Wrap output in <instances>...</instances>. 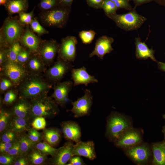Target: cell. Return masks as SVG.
Wrapping results in <instances>:
<instances>
[{
  "instance_id": "obj_9",
  "label": "cell",
  "mask_w": 165,
  "mask_h": 165,
  "mask_svg": "<svg viewBox=\"0 0 165 165\" xmlns=\"http://www.w3.org/2000/svg\"><path fill=\"white\" fill-rule=\"evenodd\" d=\"M141 129L131 127L122 133L114 142L116 146L123 149L132 147L143 141Z\"/></svg>"
},
{
  "instance_id": "obj_61",
  "label": "cell",
  "mask_w": 165,
  "mask_h": 165,
  "mask_svg": "<svg viewBox=\"0 0 165 165\" xmlns=\"http://www.w3.org/2000/svg\"><path fill=\"white\" fill-rule=\"evenodd\" d=\"M164 141H165V139H164Z\"/></svg>"
},
{
  "instance_id": "obj_54",
  "label": "cell",
  "mask_w": 165,
  "mask_h": 165,
  "mask_svg": "<svg viewBox=\"0 0 165 165\" xmlns=\"http://www.w3.org/2000/svg\"><path fill=\"white\" fill-rule=\"evenodd\" d=\"M13 143L1 142L0 146L10 148L13 145Z\"/></svg>"
},
{
  "instance_id": "obj_26",
  "label": "cell",
  "mask_w": 165,
  "mask_h": 165,
  "mask_svg": "<svg viewBox=\"0 0 165 165\" xmlns=\"http://www.w3.org/2000/svg\"><path fill=\"white\" fill-rule=\"evenodd\" d=\"M22 42L30 51L36 52L39 50V41L37 37L31 31L27 30L23 36Z\"/></svg>"
},
{
  "instance_id": "obj_7",
  "label": "cell",
  "mask_w": 165,
  "mask_h": 165,
  "mask_svg": "<svg viewBox=\"0 0 165 165\" xmlns=\"http://www.w3.org/2000/svg\"><path fill=\"white\" fill-rule=\"evenodd\" d=\"M2 75L8 77L18 86L28 73L24 65L17 62L6 61L1 66Z\"/></svg>"
},
{
  "instance_id": "obj_4",
  "label": "cell",
  "mask_w": 165,
  "mask_h": 165,
  "mask_svg": "<svg viewBox=\"0 0 165 165\" xmlns=\"http://www.w3.org/2000/svg\"><path fill=\"white\" fill-rule=\"evenodd\" d=\"M135 9L134 7L127 13L120 14L116 13L108 17L119 28L124 31L136 30L145 23L147 18L138 13Z\"/></svg>"
},
{
  "instance_id": "obj_44",
  "label": "cell",
  "mask_w": 165,
  "mask_h": 165,
  "mask_svg": "<svg viewBox=\"0 0 165 165\" xmlns=\"http://www.w3.org/2000/svg\"><path fill=\"white\" fill-rule=\"evenodd\" d=\"M30 24L33 31L38 34H42L48 32L36 19L32 20Z\"/></svg>"
},
{
  "instance_id": "obj_30",
  "label": "cell",
  "mask_w": 165,
  "mask_h": 165,
  "mask_svg": "<svg viewBox=\"0 0 165 165\" xmlns=\"http://www.w3.org/2000/svg\"><path fill=\"white\" fill-rule=\"evenodd\" d=\"M34 147L37 149L42 154L47 156L50 155L52 157L55 156L58 150V148H54L45 141L36 144Z\"/></svg>"
},
{
  "instance_id": "obj_2",
  "label": "cell",
  "mask_w": 165,
  "mask_h": 165,
  "mask_svg": "<svg viewBox=\"0 0 165 165\" xmlns=\"http://www.w3.org/2000/svg\"><path fill=\"white\" fill-rule=\"evenodd\" d=\"M132 127V120L129 116L112 111L107 119L105 135L110 141L114 142L122 133Z\"/></svg>"
},
{
  "instance_id": "obj_43",
  "label": "cell",
  "mask_w": 165,
  "mask_h": 165,
  "mask_svg": "<svg viewBox=\"0 0 165 165\" xmlns=\"http://www.w3.org/2000/svg\"><path fill=\"white\" fill-rule=\"evenodd\" d=\"M115 4L118 9H124L130 11L132 9V7L129 1L127 0H111Z\"/></svg>"
},
{
  "instance_id": "obj_13",
  "label": "cell",
  "mask_w": 165,
  "mask_h": 165,
  "mask_svg": "<svg viewBox=\"0 0 165 165\" xmlns=\"http://www.w3.org/2000/svg\"><path fill=\"white\" fill-rule=\"evenodd\" d=\"M114 41V39L112 37L106 35L100 36L97 40L94 49L89 54V57L96 56L100 59L103 60L106 54L110 53L114 50L112 46Z\"/></svg>"
},
{
  "instance_id": "obj_42",
  "label": "cell",
  "mask_w": 165,
  "mask_h": 165,
  "mask_svg": "<svg viewBox=\"0 0 165 165\" xmlns=\"http://www.w3.org/2000/svg\"><path fill=\"white\" fill-rule=\"evenodd\" d=\"M17 157L6 154H1L0 156V164L3 165L13 164Z\"/></svg>"
},
{
  "instance_id": "obj_52",
  "label": "cell",
  "mask_w": 165,
  "mask_h": 165,
  "mask_svg": "<svg viewBox=\"0 0 165 165\" xmlns=\"http://www.w3.org/2000/svg\"><path fill=\"white\" fill-rule=\"evenodd\" d=\"M134 4V8L141 5L149 3L153 1L154 0H133Z\"/></svg>"
},
{
  "instance_id": "obj_55",
  "label": "cell",
  "mask_w": 165,
  "mask_h": 165,
  "mask_svg": "<svg viewBox=\"0 0 165 165\" xmlns=\"http://www.w3.org/2000/svg\"><path fill=\"white\" fill-rule=\"evenodd\" d=\"M10 148L0 146V152L1 154H5L7 153Z\"/></svg>"
},
{
  "instance_id": "obj_21",
  "label": "cell",
  "mask_w": 165,
  "mask_h": 165,
  "mask_svg": "<svg viewBox=\"0 0 165 165\" xmlns=\"http://www.w3.org/2000/svg\"><path fill=\"white\" fill-rule=\"evenodd\" d=\"M135 56L137 59L146 60L150 58L153 61H157L154 56V50L152 48L149 49L145 43L141 41L139 37L135 38Z\"/></svg>"
},
{
  "instance_id": "obj_22",
  "label": "cell",
  "mask_w": 165,
  "mask_h": 165,
  "mask_svg": "<svg viewBox=\"0 0 165 165\" xmlns=\"http://www.w3.org/2000/svg\"><path fill=\"white\" fill-rule=\"evenodd\" d=\"M30 128L29 120L13 115L7 129L12 131L19 136L25 134Z\"/></svg>"
},
{
  "instance_id": "obj_23",
  "label": "cell",
  "mask_w": 165,
  "mask_h": 165,
  "mask_svg": "<svg viewBox=\"0 0 165 165\" xmlns=\"http://www.w3.org/2000/svg\"><path fill=\"white\" fill-rule=\"evenodd\" d=\"M153 165H165V141L152 143L151 145Z\"/></svg>"
},
{
  "instance_id": "obj_6",
  "label": "cell",
  "mask_w": 165,
  "mask_h": 165,
  "mask_svg": "<svg viewBox=\"0 0 165 165\" xmlns=\"http://www.w3.org/2000/svg\"><path fill=\"white\" fill-rule=\"evenodd\" d=\"M123 150L126 156L136 165H146L152 161V154L151 146L146 143L142 142Z\"/></svg>"
},
{
  "instance_id": "obj_31",
  "label": "cell",
  "mask_w": 165,
  "mask_h": 165,
  "mask_svg": "<svg viewBox=\"0 0 165 165\" xmlns=\"http://www.w3.org/2000/svg\"><path fill=\"white\" fill-rule=\"evenodd\" d=\"M13 115L10 111L2 109L0 111V132L2 133L8 127Z\"/></svg>"
},
{
  "instance_id": "obj_5",
  "label": "cell",
  "mask_w": 165,
  "mask_h": 165,
  "mask_svg": "<svg viewBox=\"0 0 165 165\" xmlns=\"http://www.w3.org/2000/svg\"><path fill=\"white\" fill-rule=\"evenodd\" d=\"M70 11L71 7L58 5L43 13L41 19L48 26L62 28L66 23Z\"/></svg>"
},
{
  "instance_id": "obj_38",
  "label": "cell",
  "mask_w": 165,
  "mask_h": 165,
  "mask_svg": "<svg viewBox=\"0 0 165 165\" xmlns=\"http://www.w3.org/2000/svg\"><path fill=\"white\" fill-rule=\"evenodd\" d=\"M17 94L16 92L12 90L8 91L5 94L3 103L6 105H9L14 103L16 101Z\"/></svg>"
},
{
  "instance_id": "obj_11",
  "label": "cell",
  "mask_w": 165,
  "mask_h": 165,
  "mask_svg": "<svg viewBox=\"0 0 165 165\" xmlns=\"http://www.w3.org/2000/svg\"><path fill=\"white\" fill-rule=\"evenodd\" d=\"M78 43L76 38L68 36L63 38L58 52V57L63 60L74 62L76 56V45Z\"/></svg>"
},
{
  "instance_id": "obj_53",
  "label": "cell",
  "mask_w": 165,
  "mask_h": 165,
  "mask_svg": "<svg viewBox=\"0 0 165 165\" xmlns=\"http://www.w3.org/2000/svg\"><path fill=\"white\" fill-rule=\"evenodd\" d=\"M158 68L161 70L165 72V63L158 61L156 62Z\"/></svg>"
},
{
  "instance_id": "obj_59",
  "label": "cell",
  "mask_w": 165,
  "mask_h": 165,
  "mask_svg": "<svg viewBox=\"0 0 165 165\" xmlns=\"http://www.w3.org/2000/svg\"><path fill=\"white\" fill-rule=\"evenodd\" d=\"M163 118L165 120V114H164L163 115Z\"/></svg>"
},
{
  "instance_id": "obj_27",
  "label": "cell",
  "mask_w": 165,
  "mask_h": 165,
  "mask_svg": "<svg viewBox=\"0 0 165 165\" xmlns=\"http://www.w3.org/2000/svg\"><path fill=\"white\" fill-rule=\"evenodd\" d=\"M5 6L10 13H20L27 9L28 2V0H8Z\"/></svg>"
},
{
  "instance_id": "obj_50",
  "label": "cell",
  "mask_w": 165,
  "mask_h": 165,
  "mask_svg": "<svg viewBox=\"0 0 165 165\" xmlns=\"http://www.w3.org/2000/svg\"><path fill=\"white\" fill-rule=\"evenodd\" d=\"M7 51L1 50L0 52V65L2 66L7 61Z\"/></svg>"
},
{
  "instance_id": "obj_32",
  "label": "cell",
  "mask_w": 165,
  "mask_h": 165,
  "mask_svg": "<svg viewBox=\"0 0 165 165\" xmlns=\"http://www.w3.org/2000/svg\"><path fill=\"white\" fill-rule=\"evenodd\" d=\"M22 50L21 46L17 42L13 43L7 51V61H16L17 56Z\"/></svg>"
},
{
  "instance_id": "obj_60",
  "label": "cell",
  "mask_w": 165,
  "mask_h": 165,
  "mask_svg": "<svg viewBox=\"0 0 165 165\" xmlns=\"http://www.w3.org/2000/svg\"><path fill=\"white\" fill-rule=\"evenodd\" d=\"M127 0L129 2V1H131L133 0Z\"/></svg>"
},
{
  "instance_id": "obj_24",
  "label": "cell",
  "mask_w": 165,
  "mask_h": 165,
  "mask_svg": "<svg viewBox=\"0 0 165 165\" xmlns=\"http://www.w3.org/2000/svg\"><path fill=\"white\" fill-rule=\"evenodd\" d=\"M61 134V131L57 128H45L42 133V139L50 145L54 146L59 142Z\"/></svg>"
},
{
  "instance_id": "obj_3",
  "label": "cell",
  "mask_w": 165,
  "mask_h": 165,
  "mask_svg": "<svg viewBox=\"0 0 165 165\" xmlns=\"http://www.w3.org/2000/svg\"><path fill=\"white\" fill-rule=\"evenodd\" d=\"M29 120L38 116L45 118H52L58 114V105L54 99L47 94L31 100Z\"/></svg>"
},
{
  "instance_id": "obj_37",
  "label": "cell",
  "mask_w": 165,
  "mask_h": 165,
  "mask_svg": "<svg viewBox=\"0 0 165 165\" xmlns=\"http://www.w3.org/2000/svg\"><path fill=\"white\" fill-rule=\"evenodd\" d=\"M58 5V0H41L39 7L44 10H48Z\"/></svg>"
},
{
  "instance_id": "obj_25",
  "label": "cell",
  "mask_w": 165,
  "mask_h": 165,
  "mask_svg": "<svg viewBox=\"0 0 165 165\" xmlns=\"http://www.w3.org/2000/svg\"><path fill=\"white\" fill-rule=\"evenodd\" d=\"M26 68L29 73L40 74L45 70V64L41 58L37 56L30 57L26 64Z\"/></svg>"
},
{
  "instance_id": "obj_39",
  "label": "cell",
  "mask_w": 165,
  "mask_h": 165,
  "mask_svg": "<svg viewBox=\"0 0 165 165\" xmlns=\"http://www.w3.org/2000/svg\"><path fill=\"white\" fill-rule=\"evenodd\" d=\"M45 119L42 116H38L35 118L31 123L33 128L37 130L44 129L46 125Z\"/></svg>"
},
{
  "instance_id": "obj_45",
  "label": "cell",
  "mask_w": 165,
  "mask_h": 165,
  "mask_svg": "<svg viewBox=\"0 0 165 165\" xmlns=\"http://www.w3.org/2000/svg\"><path fill=\"white\" fill-rule=\"evenodd\" d=\"M33 12L30 13H20L19 17L20 21L24 24H30L32 20Z\"/></svg>"
},
{
  "instance_id": "obj_8",
  "label": "cell",
  "mask_w": 165,
  "mask_h": 165,
  "mask_svg": "<svg viewBox=\"0 0 165 165\" xmlns=\"http://www.w3.org/2000/svg\"><path fill=\"white\" fill-rule=\"evenodd\" d=\"M73 67L71 62L64 61L58 57L57 61L46 71V77L50 82L55 84L60 82Z\"/></svg>"
},
{
  "instance_id": "obj_41",
  "label": "cell",
  "mask_w": 165,
  "mask_h": 165,
  "mask_svg": "<svg viewBox=\"0 0 165 165\" xmlns=\"http://www.w3.org/2000/svg\"><path fill=\"white\" fill-rule=\"evenodd\" d=\"M30 57L28 51L22 49L18 55L16 62L24 65L28 62Z\"/></svg>"
},
{
  "instance_id": "obj_34",
  "label": "cell",
  "mask_w": 165,
  "mask_h": 165,
  "mask_svg": "<svg viewBox=\"0 0 165 165\" xmlns=\"http://www.w3.org/2000/svg\"><path fill=\"white\" fill-rule=\"evenodd\" d=\"M96 33L93 30L82 31L79 33V36L82 43L84 44H90L91 43Z\"/></svg>"
},
{
  "instance_id": "obj_16",
  "label": "cell",
  "mask_w": 165,
  "mask_h": 165,
  "mask_svg": "<svg viewBox=\"0 0 165 165\" xmlns=\"http://www.w3.org/2000/svg\"><path fill=\"white\" fill-rule=\"evenodd\" d=\"M61 126L64 137L68 141L76 143L81 141V129L77 123L72 121H64Z\"/></svg>"
},
{
  "instance_id": "obj_19",
  "label": "cell",
  "mask_w": 165,
  "mask_h": 165,
  "mask_svg": "<svg viewBox=\"0 0 165 165\" xmlns=\"http://www.w3.org/2000/svg\"><path fill=\"white\" fill-rule=\"evenodd\" d=\"M74 144L72 141H68L58 148L55 156L53 157L52 163L54 165H65L72 157Z\"/></svg>"
},
{
  "instance_id": "obj_18",
  "label": "cell",
  "mask_w": 165,
  "mask_h": 165,
  "mask_svg": "<svg viewBox=\"0 0 165 165\" xmlns=\"http://www.w3.org/2000/svg\"><path fill=\"white\" fill-rule=\"evenodd\" d=\"M60 46L55 41L53 40L39 47L40 54L45 64L50 65L53 63L56 53L58 52Z\"/></svg>"
},
{
  "instance_id": "obj_58",
  "label": "cell",
  "mask_w": 165,
  "mask_h": 165,
  "mask_svg": "<svg viewBox=\"0 0 165 165\" xmlns=\"http://www.w3.org/2000/svg\"><path fill=\"white\" fill-rule=\"evenodd\" d=\"M162 131L163 133L164 136V139H165V125L163 127Z\"/></svg>"
},
{
  "instance_id": "obj_20",
  "label": "cell",
  "mask_w": 165,
  "mask_h": 165,
  "mask_svg": "<svg viewBox=\"0 0 165 165\" xmlns=\"http://www.w3.org/2000/svg\"><path fill=\"white\" fill-rule=\"evenodd\" d=\"M30 110V101L19 97L14 103L10 111L13 115L29 120Z\"/></svg>"
},
{
  "instance_id": "obj_33",
  "label": "cell",
  "mask_w": 165,
  "mask_h": 165,
  "mask_svg": "<svg viewBox=\"0 0 165 165\" xmlns=\"http://www.w3.org/2000/svg\"><path fill=\"white\" fill-rule=\"evenodd\" d=\"M105 15L108 16L115 14L118 9L114 3L111 0H105L101 7Z\"/></svg>"
},
{
  "instance_id": "obj_36",
  "label": "cell",
  "mask_w": 165,
  "mask_h": 165,
  "mask_svg": "<svg viewBox=\"0 0 165 165\" xmlns=\"http://www.w3.org/2000/svg\"><path fill=\"white\" fill-rule=\"evenodd\" d=\"M27 134L29 139L32 142L37 144L40 142L42 139V134L33 128H31Z\"/></svg>"
},
{
  "instance_id": "obj_46",
  "label": "cell",
  "mask_w": 165,
  "mask_h": 165,
  "mask_svg": "<svg viewBox=\"0 0 165 165\" xmlns=\"http://www.w3.org/2000/svg\"><path fill=\"white\" fill-rule=\"evenodd\" d=\"M13 85L12 82L9 79L2 78L0 82V90L1 92H4L12 87Z\"/></svg>"
},
{
  "instance_id": "obj_57",
  "label": "cell",
  "mask_w": 165,
  "mask_h": 165,
  "mask_svg": "<svg viewBox=\"0 0 165 165\" xmlns=\"http://www.w3.org/2000/svg\"><path fill=\"white\" fill-rule=\"evenodd\" d=\"M8 0H0V4L1 5H5Z\"/></svg>"
},
{
  "instance_id": "obj_29",
  "label": "cell",
  "mask_w": 165,
  "mask_h": 165,
  "mask_svg": "<svg viewBox=\"0 0 165 165\" xmlns=\"http://www.w3.org/2000/svg\"><path fill=\"white\" fill-rule=\"evenodd\" d=\"M22 156L27 155L34 148L36 144L31 141L27 134L20 135L18 138Z\"/></svg>"
},
{
  "instance_id": "obj_47",
  "label": "cell",
  "mask_w": 165,
  "mask_h": 165,
  "mask_svg": "<svg viewBox=\"0 0 165 165\" xmlns=\"http://www.w3.org/2000/svg\"><path fill=\"white\" fill-rule=\"evenodd\" d=\"M67 165H84L85 164L79 156H75L69 159Z\"/></svg>"
},
{
  "instance_id": "obj_49",
  "label": "cell",
  "mask_w": 165,
  "mask_h": 165,
  "mask_svg": "<svg viewBox=\"0 0 165 165\" xmlns=\"http://www.w3.org/2000/svg\"><path fill=\"white\" fill-rule=\"evenodd\" d=\"M29 164L27 157L21 156L17 157L14 162V165H28Z\"/></svg>"
},
{
  "instance_id": "obj_14",
  "label": "cell",
  "mask_w": 165,
  "mask_h": 165,
  "mask_svg": "<svg viewBox=\"0 0 165 165\" xmlns=\"http://www.w3.org/2000/svg\"><path fill=\"white\" fill-rule=\"evenodd\" d=\"M82 156L92 160L96 158L94 142L92 141H80L74 145L72 156Z\"/></svg>"
},
{
  "instance_id": "obj_35",
  "label": "cell",
  "mask_w": 165,
  "mask_h": 165,
  "mask_svg": "<svg viewBox=\"0 0 165 165\" xmlns=\"http://www.w3.org/2000/svg\"><path fill=\"white\" fill-rule=\"evenodd\" d=\"M18 137L15 132L7 129L2 133L1 137V142L14 143L18 139Z\"/></svg>"
},
{
  "instance_id": "obj_15",
  "label": "cell",
  "mask_w": 165,
  "mask_h": 165,
  "mask_svg": "<svg viewBox=\"0 0 165 165\" xmlns=\"http://www.w3.org/2000/svg\"><path fill=\"white\" fill-rule=\"evenodd\" d=\"M22 31V28L16 20H8L4 24L3 32L7 42L13 44L20 37Z\"/></svg>"
},
{
  "instance_id": "obj_51",
  "label": "cell",
  "mask_w": 165,
  "mask_h": 165,
  "mask_svg": "<svg viewBox=\"0 0 165 165\" xmlns=\"http://www.w3.org/2000/svg\"><path fill=\"white\" fill-rule=\"evenodd\" d=\"M73 0H58V5L71 7Z\"/></svg>"
},
{
  "instance_id": "obj_56",
  "label": "cell",
  "mask_w": 165,
  "mask_h": 165,
  "mask_svg": "<svg viewBox=\"0 0 165 165\" xmlns=\"http://www.w3.org/2000/svg\"><path fill=\"white\" fill-rule=\"evenodd\" d=\"M153 1L158 4L165 7V0H154Z\"/></svg>"
},
{
  "instance_id": "obj_48",
  "label": "cell",
  "mask_w": 165,
  "mask_h": 165,
  "mask_svg": "<svg viewBox=\"0 0 165 165\" xmlns=\"http://www.w3.org/2000/svg\"><path fill=\"white\" fill-rule=\"evenodd\" d=\"M105 0H86L88 6L95 9H101L102 5Z\"/></svg>"
},
{
  "instance_id": "obj_28",
  "label": "cell",
  "mask_w": 165,
  "mask_h": 165,
  "mask_svg": "<svg viewBox=\"0 0 165 165\" xmlns=\"http://www.w3.org/2000/svg\"><path fill=\"white\" fill-rule=\"evenodd\" d=\"M47 156L42 154L35 147L27 154V158L29 164L38 165L44 163L47 159Z\"/></svg>"
},
{
  "instance_id": "obj_17",
  "label": "cell",
  "mask_w": 165,
  "mask_h": 165,
  "mask_svg": "<svg viewBox=\"0 0 165 165\" xmlns=\"http://www.w3.org/2000/svg\"><path fill=\"white\" fill-rule=\"evenodd\" d=\"M71 72L74 86L81 84L87 86L90 83L98 82L97 79L94 76L88 73L86 68L84 66L79 68H73Z\"/></svg>"
},
{
  "instance_id": "obj_40",
  "label": "cell",
  "mask_w": 165,
  "mask_h": 165,
  "mask_svg": "<svg viewBox=\"0 0 165 165\" xmlns=\"http://www.w3.org/2000/svg\"><path fill=\"white\" fill-rule=\"evenodd\" d=\"M6 154L16 157L22 156L18 139L13 143V146Z\"/></svg>"
},
{
  "instance_id": "obj_10",
  "label": "cell",
  "mask_w": 165,
  "mask_h": 165,
  "mask_svg": "<svg viewBox=\"0 0 165 165\" xmlns=\"http://www.w3.org/2000/svg\"><path fill=\"white\" fill-rule=\"evenodd\" d=\"M84 94L77 100L72 102V108L70 111L75 118H79L90 115L93 103V97L91 91L84 90Z\"/></svg>"
},
{
  "instance_id": "obj_1",
  "label": "cell",
  "mask_w": 165,
  "mask_h": 165,
  "mask_svg": "<svg viewBox=\"0 0 165 165\" xmlns=\"http://www.w3.org/2000/svg\"><path fill=\"white\" fill-rule=\"evenodd\" d=\"M52 85L40 74L28 73L18 86V92L20 97L31 100L47 94Z\"/></svg>"
},
{
  "instance_id": "obj_12",
  "label": "cell",
  "mask_w": 165,
  "mask_h": 165,
  "mask_svg": "<svg viewBox=\"0 0 165 165\" xmlns=\"http://www.w3.org/2000/svg\"><path fill=\"white\" fill-rule=\"evenodd\" d=\"M73 86V82L71 80L59 82L55 84L51 97L58 105L64 107L69 101L68 94Z\"/></svg>"
}]
</instances>
